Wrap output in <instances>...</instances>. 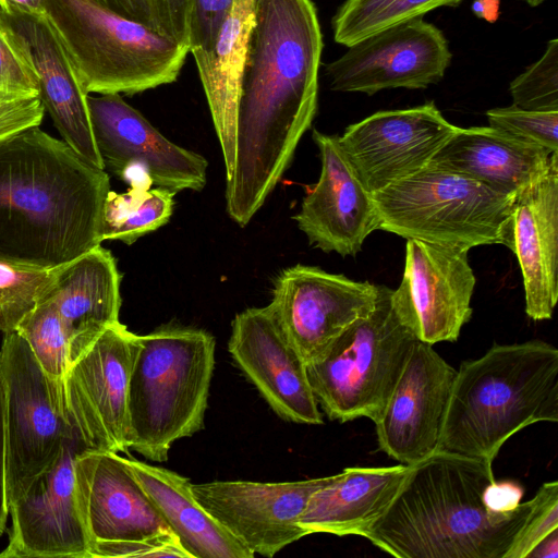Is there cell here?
<instances>
[{
	"instance_id": "6da1fadb",
	"label": "cell",
	"mask_w": 558,
	"mask_h": 558,
	"mask_svg": "<svg viewBox=\"0 0 558 558\" xmlns=\"http://www.w3.org/2000/svg\"><path fill=\"white\" fill-rule=\"evenodd\" d=\"M323 35L312 0H254L227 211L240 227L289 167L317 111Z\"/></svg>"
},
{
	"instance_id": "7a4b0ae2",
	"label": "cell",
	"mask_w": 558,
	"mask_h": 558,
	"mask_svg": "<svg viewBox=\"0 0 558 558\" xmlns=\"http://www.w3.org/2000/svg\"><path fill=\"white\" fill-rule=\"evenodd\" d=\"M109 175L39 126L0 142V255L66 264L102 242Z\"/></svg>"
},
{
	"instance_id": "3957f363",
	"label": "cell",
	"mask_w": 558,
	"mask_h": 558,
	"mask_svg": "<svg viewBox=\"0 0 558 558\" xmlns=\"http://www.w3.org/2000/svg\"><path fill=\"white\" fill-rule=\"evenodd\" d=\"M492 463L446 450L411 465L387 511L365 537L398 558H504L531 510L495 509Z\"/></svg>"
},
{
	"instance_id": "277c9868",
	"label": "cell",
	"mask_w": 558,
	"mask_h": 558,
	"mask_svg": "<svg viewBox=\"0 0 558 558\" xmlns=\"http://www.w3.org/2000/svg\"><path fill=\"white\" fill-rule=\"evenodd\" d=\"M537 422H558V349L495 343L457 369L437 450L493 464L511 436Z\"/></svg>"
},
{
	"instance_id": "5b68a950",
	"label": "cell",
	"mask_w": 558,
	"mask_h": 558,
	"mask_svg": "<svg viewBox=\"0 0 558 558\" xmlns=\"http://www.w3.org/2000/svg\"><path fill=\"white\" fill-rule=\"evenodd\" d=\"M215 338L167 325L138 336L129 387V447L165 462L174 441L204 426L215 367Z\"/></svg>"
},
{
	"instance_id": "8992f818",
	"label": "cell",
	"mask_w": 558,
	"mask_h": 558,
	"mask_svg": "<svg viewBox=\"0 0 558 558\" xmlns=\"http://www.w3.org/2000/svg\"><path fill=\"white\" fill-rule=\"evenodd\" d=\"M86 94L134 95L174 82L187 46L87 0H43Z\"/></svg>"
},
{
	"instance_id": "52a82bcc",
	"label": "cell",
	"mask_w": 558,
	"mask_h": 558,
	"mask_svg": "<svg viewBox=\"0 0 558 558\" xmlns=\"http://www.w3.org/2000/svg\"><path fill=\"white\" fill-rule=\"evenodd\" d=\"M379 230L442 246L512 247L515 196L466 175L427 165L372 194Z\"/></svg>"
},
{
	"instance_id": "ba28073f",
	"label": "cell",
	"mask_w": 558,
	"mask_h": 558,
	"mask_svg": "<svg viewBox=\"0 0 558 558\" xmlns=\"http://www.w3.org/2000/svg\"><path fill=\"white\" fill-rule=\"evenodd\" d=\"M391 292L378 284L373 311L306 364L315 399L330 420L375 422L402 373L417 338L396 312Z\"/></svg>"
},
{
	"instance_id": "9c48e42d",
	"label": "cell",
	"mask_w": 558,
	"mask_h": 558,
	"mask_svg": "<svg viewBox=\"0 0 558 558\" xmlns=\"http://www.w3.org/2000/svg\"><path fill=\"white\" fill-rule=\"evenodd\" d=\"M0 375L9 507L58 458L75 426L70 420L63 378L44 371L16 330L3 333Z\"/></svg>"
},
{
	"instance_id": "30bf717a",
	"label": "cell",
	"mask_w": 558,
	"mask_h": 558,
	"mask_svg": "<svg viewBox=\"0 0 558 558\" xmlns=\"http://www.w3.org/2000/svg\"><path fill=\"white\" fill-rule=\"evenodd\" d=\"M138 335L107 326L63 376L70 420L93 450L126 452L128 400Z\"/></svg>"
},
{
	"instance_id": "8fae6325",
	"label": "cell",
	"mask_w": 558,
	"mask_h": 558,
	"mask_svg": "<svg viewBox=\"0 0 558 558\" xmlns=\"http://www.w3.org/2000/svg\"><path fill=\"white\" fill-rule=\"evenodd\" d=\"M87 450L75 427L58 458L9 505V543L0 558H89L75 475L76 458Z\"/></svg>"
},
{
	"instance_id": "7c38bea8",
	"label": "cell",
	"mask_w": 558,
	"mask_h": 558,
	"mask_svg": "<svg viewBox=\"0 0 558 558\" xmlns=\"http://www.w3.org/2000/svg\"><path fill=\"white\" fill-rule=\"evenodd\" d=\"M451 58L444 33L422 16L357 40L325 65V74L336 92L423 89L444 77Z\"/></svg>"
},
{
	"instance_id": "4fadbf2b",
	"label": "cell",
	"mask_w": 558,
	"mask_h": 558,
	"mask_svg": "<svg viewBox=\"0 0 558 558\" xmlns=\"http://www.w3.org/2000/svg\"><path fill=\"white\" fill-rule=\"evenodd\" d=\"M378 284L355 281L315 266L295 265L276 279L268 305L306 364L375 307Z\"/></svg>"
},
{
	"instance_id": "5bb4252c",
	"label": "cell",
	"mask_w": 558,
	"mask_h": 558,
	"mask_svg": "<svg viewBox=\"0 0 558 558\" xmlns=\"http://www.w3.org/2000/svg\"><path fill=\"white\" fill-rule=\"evenodd\" d=\"M466 250L415 239L405 245L404 274L391 292L396 312L428 344L453 342L472 317L476 279Z\"/></svg>"
},
{
	"instance_id": "9a60e30c",
	"label": "cell",
	"mask_w": 558,
	"mask_h": 558,
	"mask_svg": "<svg viewBox=\"0 0 558 558\" xmlns=\"http://www.w3.org/2000/svg\"><path fill=\"white\" fill-rule=\"evenodd\" d=\"M87 106L105 169L123 180L141 169L150 184L173 192L205 186L207 160L166 138L120 94H88Z\"/></svg>"
},
{
	"instance_id": "2e32d148",
	"label": "cell",
	"mask_w": 558,
	"mask_h": 558,
	"mask_svg": "<svg viewBox=\"0 0 558 558\" xmlns=\"http://www.w3.org/2000/svg\"><path fill=\"white\" fill-rule=\"evenodd\" d=\"M457 128L430 101L375 112L349 125L338 142L373 194L425 168Z\"/></svg>"
},
{
	"instance_id": "e0dca14e",
	"label": "cell",
	"mask_w": 558,
	"mask_h": 558,
	"mask_svg": "<svg viewBox=\"0 0 558 558\" xmlns=\"http://www.w3.org/2000/svg\"><path fill=\"white\" fill-rule=\"evenodd\" d=\"M333 475L295 482L216 481L192 484L199 505L254 555L274 557L304 537L300 518Z\"/></svg>"
},
{
	"instance_id": "ac0fdd59",
	"label": "cell",
	"mask_w": 558,
	"mask_h": 558,
	"mask_svg": "<svg viewBox=\"0 0 558 558\" xmlns=\"http://www.w3.org/2000/svg\"><path fill=\"white\" fill-rule=\"evenodd\" d=\"M0 29L36 75L39 98L62 141L89 163L105 170L92 130L88 94L47 15L3 9Z\"/></svg>"
},
{
	"instance_id": "d6986e66",
	"label": "cell",
	"mask_w": 558,
	"mask_h": 558,
	"mask_svg": "<svg viewBox=\"0 0 558 558\" xmlns=\"http://www.w3.org/2000/svg\"><path fill=\"white\" fill-rule=\"evenodd\" d=\"M456 374L432 344L417 339L374 422L379 449L407 465L434 453Z\"/></svg>"
},
{
	"instance_id": "ffe728a7",
	"label": "cell",
	"mask_w": 558,
	"mask_h": 558,
	"mask_svg": "<svg viewBox=\"0 0 558 558\" xmlns=\"http://www.w3.org/2000/svg\"><path fill=\"white\" fill-rule=\"evenodd\" d=\"M228 349L239 368L281 418L298 424H323L306 363L268 305L235 315Z\"/></svg>"
},
{
	"instance_id": "44dd1931",
	"label": "cell",
	"mask_w": 558,
	"mask_h": 558,
	"mask_svg": "<svg viewBox=\"0 0 558 558\" xmlns=\"http://www.w3.org/2000/svg\"><path fill=\"white\" fill-rule=\"evenodd\" d=\"M313 140L319 150L320 175L307 189L293 219L313 246L355 256L366 238L379 230L373 196L354 173L338 136L314 130Z\"/></svg>"
},
{
	"instance_id": "7402d4cb",
	"label": "cell",
	"mask_w": 558,
	"mask_h": 558,
	"mask_svg": "<svg viewBox=\"0 0 558 558\" xmlns=\"http://www.w3.org/2000/svg\"><path fill=\"white\" fill-rule=\"evenodd\" d=\"M75 475L90 543L133 541L172 532L133 474L129 459L118 452H82L76 458Z\"/></svg>"
},
{
	"instance_id": "603a6c76",
	"label": "cell",
	"mask_w": 558,
	"mask_h": 558,
	"mask_svg": "<svg viewBox=\"0 0 558 558\" xmlns=\"http://www.w3.org/2000/svg\"><path fill=\"white\" fill-rule=\"evenodd\" d=\"M511 251L522 274L526 315L550 319L558 301V157L515 195Z\"/></svg>"
},
{
	"instance_id": "cb8c5ba5",
	"label": "cell",
	"mask_w": 558,
	"mask_h": 558,
	"mask_svg": "<svg viewBox=\"0 0 558 558\" xmlns=\"http://www.w3.org/2000/svg\"><path fill=\"white\" fill-rule=\"evenodd\" d=\"M557 157L558 151L489 125L458 126L428 165L472 178L501 194L515 196L544 175Z\"/></svg>"
},
{
	"instance_id": "d4e9b609",
	"label": "cell",
	"mask_w": 558,
	"mask_h": 558,
	"mask_svg": "<svg viewBox=\"0 0 558 558\" xmlns=\"http://www.w3.org/2000/svg\"><path fill=\"white\" fill-rule=\"evenodd\" d=\"M411 465L347 468L317 489L300 518L306 534L365 537L387 511Z\"/></svg>"
},
{
	"instance_id": "484cf974",
	"label": "cell",
	"mask_w": 558,
	"mask_h": 558,
	"mask_svg": "<svg viewBox=\"0 0 558 558\" xmlns=\"http://www.w3.org/2000/svg\"><path fill=\"white\" fill-rule=\"evenodd\" d=\"M120 282L116 259L101 244L62 266L47 299L69 336L71 363L107 326L119 322Z\"/></svg>"
},
{
	"instance_id": "4316f807",
	"label": "cell",
	"mask_w": 558,
	"mask_h": 558,
	"mask_svg": "<svg viewBox=\"0 0 558 558\" xmlns=\"http://www.w3.org/2000/svg\"><path fill=\"white\" fill-rule=\"evenodd\" d=\"M253 22L254 0H234L211 47L191 52L221 146L227 179L235 167L238 101Z\"/></svg>"
},
{
	"instance_id": "83f0119b",
	"label": "cell",
	"mask_w": 558,
	"mask_h": 558,
	"mask_svg": "<svg viewBox=\"0 0 558 558\" xmlns=\"http://www.w3.org/2000/svg\"><path fill=\"white\" fill-rule=\"evenodd\" d=\"M129 464L191 558L254 557L199 505L189 478L135 459H129Z\"/></svg>"
},
{
	"instance_id": "f1b7e54d",
	"label": "cell",
	"mask_w": 558,
	"mask_h": 558,
	"mask_svg": "<svg viewBox=\"0 0 558 558\" xmlns=\"http://www.w3.org/2000/svg\"><path fill=\"white\" fill-rule=\"evenodd\" d=\"M149 186L134 182L126 193L109 191L102 209V241L132 244L169 221L175 192Z\"/></svg>"
},
{
	"instance_id": "f546056e",
	"label": "cell",
	"mask_w": 558,
	"mask_h": 558,
	"mask_svg": "<svg viewBox=\"0 0 558 558\" xmlns=\"http://www.w3.org/2000/svg\"><path fill=\"white\" fill-rule=\"evenodd\" d=\"M462 0H345L332 17L335 40L351 46L378 31Z\"/></svg>"
},
{
	"instance_id": "4dcf8cb0",
	"label": "cell",
	"mask_w": 558,
	"mask_h": 558,
	"mask_svg": "<svg viewBox=\"0 0 558 558\" xmlns=\"http://www.w3.org/2000/svg\"><path fill=\"white\" fill-rule=\"evenodd\" d=\"M63 265L46 266L0 255L1 332L15 330L49 296Z\"/></svg>"
},
{
	"instance_id": "1f68e13d",
	"label": "cell",
	"mask_w": 558,
	"mask_h": 558,
	"mask_svg": "<svg viewBox=\"0 0 558 558\" xmlns=\"http://www.w3.org/2000/svg\"><path fill=\"white\" fill-rule=\"evenodd\" d=\"M15 330L26 340L44 371L52 377L63 378L71 364L70 341L51 300L38 304Z\"/></svg>"
},
{
	"instance_id": "d6a6232c",
	"label": "cell",
	"mask_w": 558,
	"mask_h": 558,
	"mask_svg": "<svg viewBox=\"0 0 558 558\" xmlns=\"http://www.w3.org/2000/svg\"><path fill=\"white\" fill-rule=\"evenodd\" d=\"M512 105L524 110H558V39L548 41L541 59L509 86Z\"/></svg>"
},
{
	"instance_id": "836d02e7",
	"label": "cell",
	"mask_w": 558,
	"mask_h": 558,
	"mask_svg": "<svg viewBox=\"0 0 558 558\" xmlns=\"http://www.w3.org/2000/svg\"><path fill=\"white\" fill-rule=\"evenodd\" d=\"M486 117L489 126L550 151H558V110H524L512 105L489 109Z\"/></svg>"
},
{
	"instance_id": "e575fe53",
	"label": "cell",
	"mask_w": 558,
	"mask_h": 558,
	"mask_svg": "<svg viewBox=\"0 0 558 558\" xmlns=\"http://www.w3.org/2000/svg\"><path fill=\"white\" fill-rule=\"evenodd\" d=\"M558 529V482L544 483L531 499V510L504 558H526L532 548Z\"/></svg>"
},
{
	"instance_id": "d590c367",
	"label": "cell",
	"mask_w": 558,
	"mask_h": 558,
	"mask_svg": "<svg viewBox=\"0 0 558 558\" xmlns=\"http://www.w3.org/2000/svg\"><path fill=\"white\" fill-rule=\"evenodd\" d=\"M96 557H177L191 558L172 532L133 541H94L89 558Z\"/></svg>"
},
{
	"instance_id": "8d00e7d4",
	"label": "cell",
	"mask_w": 558,
	"mask_h": 558,
	"mask_svg": "<svg viewBox=\"0 0 558 558\" xmlns=\"http://www.w3.org/2000/svg\"><path fill=\"white\" fill-rule=\"evenodd\" d=\"M39 97L36 75L0 29V99L16 101Z\"/></svg>"
},
{
	"instance_id": "74e56055",
	"label": "cell",
	"mask_w": 558,
	"mask_h": 558,
	"mask_svg": "<svg viewBox=\"0 0 558 558\" xmlns=\"http://www.w3.org/2000/svg\"><path fill=\"white\" fill-rule=\"evenodd\" d=\"M233 2L234 0H192L187 44L190 53L211 47Z\"/></svg>"
},
{
	"instance_id": "f35d334b",
	"label": "cell",
	"mask_w": 558,
	"mask_h": 558,
	"mask_svg": "<svg viewBox=\"0 0 558 558\" xmlns=\"http://www.w3.org/2000/svg\"><path fill=\"white\" fill-rule=\"evenodd\" d=\"M149 3L155 31L187 46L192 0H149Z\"/></svg>"
},
{
	"instance_id": "ab89813d",
	"label": "cell",
	"mask_w": 558,
	"mask_h": 558,
	"mask_svg": "<svg viewBox=\"0 0 558 558\" xmlns=\"http://www.w3.org/2000/svg\"><path fill=\"white\" fill-rule=\"evenodd\" d=\"M45 112L39 97L16 101L0 99V142L31 128L39 126Z\"/></svg>"
},
{
	"instance_id": "60d3db41",
	"label": "cell",
	"mask_w": 558,
	"mask_h": 558,
	"mask_svg": "<svg viewBox=\"0 0 558 558\" xmlns=\"http://www.w3.org/2000/svg\"><path fill=\"white\" fill-rule=\"evenodd\" d=\"M125 19L136 21L155 31L149 0H87Z\"/></svg>"
},
{
	"instance_id": "b9f144b4",
	"label": "cell",
	"mask_w": 558,
	"mask_h": 558,
	"mask_svg": "<svg viewBox=\"0 0 558 558\" xmlns=\"http://www.w3.org/2000/svg\"><path fill=\"white\" fill-rule=\"evenodd\" d=\"M9 517L7 485H5V420L4 389L0 375V536L7 529Z\"/></svg>"
},
{
	"instance_id": "7bdbcfd3",
	"label": "cell",
	"mask_w": 558,
	"mask_h": 558,
	"mask_svg": "<svg viewBox=\"0 0 558 558\" xmlns=\"http://www.w3.org/2000/svg\"><path fill=\"white\" fill-rule=\"evenodd\" d=\"M558 529L542 538L527 554L526 558H557Z\"/></svg>"
},
{
	"instance_id": "ee69618b",
	"label": "cell",
	"mask_w": 558,
	"mask_h": 558,
	"mask_svg": "<svg viewBox=\"0 0 558 558\" xmlns=\"http://www.w3.org/2000/svg\"><path fill=\"white\" fill-rule=\"evenodd\" d=\"M500 0H473L471 10L478 19L495 23L499 17Z\"/></svg>"
},
{
	"instance_id": "f6af8a7d",
	"label": "cell",
	"mask_w": 558,
	"mask_h": 558,
	"mask_svg": "<svg viewBox=\"0 0 558 558\" xmlns=\"http://www.w3.org/2000/svg\"><path fill=\"white\" fill-rule=\"evenodd\" d=\"M8 8L29 13H44L43 0H0V10Z\"/></svg>"
},
{
	"instance_id": "bcb514c9",
	"label": "cell",
	"mask_w": 558,
	"mask_h": 558,
	"mask_svg": "<svg viewBox=\"0 0 558 558\" xmlns=\"http://www.w3.org/2000/svg\"><path fill=\"white\" fill-rule=\"evenodd\" d=\"M521 1H524L525 3H527L530 7H537L539 4H542L543 2H545L546 0H521Z\"/></svg>"
}]
</instances>
